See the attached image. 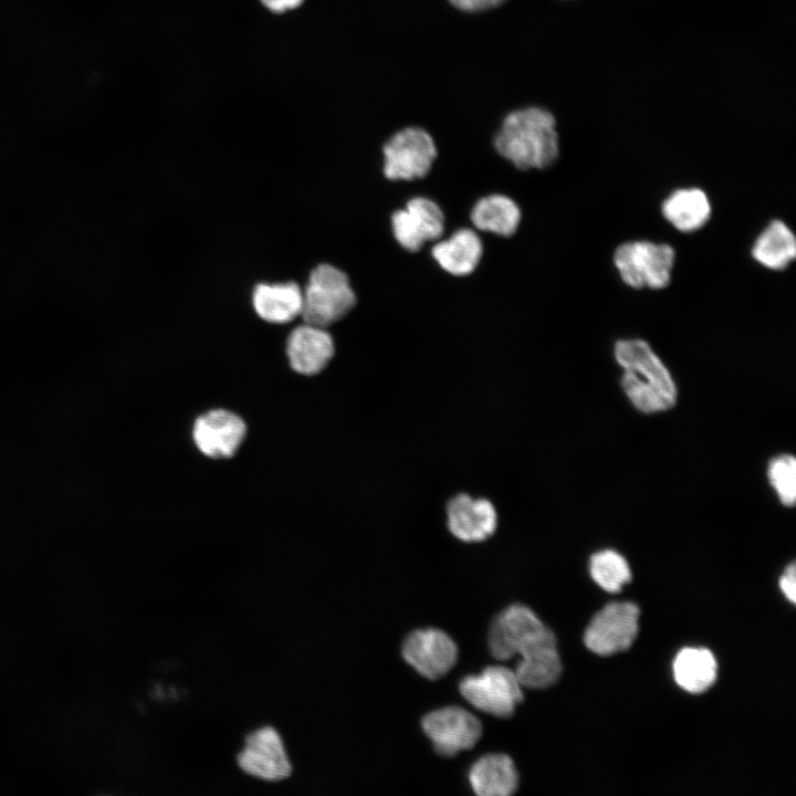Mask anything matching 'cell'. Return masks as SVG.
I'll return each instance as SVG.
<instances>
[{"instance_id": "1", "label": "cell", "mask_w": 796, "mask_h": 796, "mask_svg": "<svg viewBox=\"0 0 796 796\" xmlns=\"http://www.w3.org/2000/svg\"><path fill=\"white\" fill-rule=\"evenodd\" d=\"M494 147L519 169L548 168L559 155L555 117L540 107L514 111L504 118Z\"/></svg>"}, {"instance_id": "2", "label": "cell", "mask_w": 796, "mask_h": 796, "mask_svg": "<svg viewBox=\"0 0 796 796\" xmlns=\"http://www.w3.org/2000/svg\"><path fill=\"white\" fill-rule=\"evenodd\" d=\"M614 353L624 369L621 386L637 409L649 413L674 405L675 385L647 342L620 339L615 344Z\"/></svg>"}, {"instance_id": "3", "label": "cell", "mask_w": 796, "mask_h": 796, "mask_svg": "<svg viewBox=\"0 0 796 796\" xmlns=\"http://www.w3.org/2000/svg\"><path fill=\"white\" fill-rule=\"evenodd\" d=\"M303 292L301 316L304 323L328 327L345 317L356 304V295L345 272L320 264L310 274Z\"/></svg>"}, {"instance_id": "4", "label": "cell", "mask_w": 796, "mask_h": 796, "mask_svg": "<svg viewBox=\"0 0 796 796\" xmlns=\"http://www.w3.org/2000/svg\"><path fill=\"white\" fill-rule=\"evenodd\" d=\"M674 249L666 243L633 240L619 244L612 254L621 281L636 290H661L670 284Z\"/></svg>"}, {"instance_id": "5", "label": "cell", "mask_w": 796, "mask_h": 796, "mask_svg": "<svg viewBox=\"0 0 796 796\" xmlns=\"http://www.w3.org/2000/svg\"><path fill=\"white\" fill-rule=\"evenodd\" d=\"M462 696L475 709L496 718H510L523 700V690L513 670L490 666L480 674L460 681Z\"/></svg>"}, {"instance_id": "6", "label": "cell", "mask_w": 796, "mask_h": 796, "mask_svg": "<svg viewBox=\"0 0 796 796\" xmlns=\"http://www.w3.org/2000/svg\"><path fill=\"white\" fill-rule=\"evenodd\" d=\"M383 154V171L387 179L411 181L428 175L437 157V147L423 128L406 127L390 137Z\"/></svg>"}, {"instance_id": "7", "label": "cell", "mask_w": 796, "mask_h": 796, "mask_svg": "<svg viewBox=\"0 0 796 796\" xmlns=\"http://www.w3.org/2000/svg\"><path fill=\"white\" fill-rule=\"evenodd\" d=\"M549 631L531 608L514 604L493 620L488 633L489 649L495 659L509 660Z\"/></svg>"}, {"instance_id": "8", "label": "cell", "mask_w": 796, "mask_h": 796, "mask_svg": "<svg viewBox=\"0 0 796 796\" xmlns=\"http://www.w3.org/2000/svg\"><path fill=\"white\" fill-rule=\"evenodd\" d=\"M639 609L632 603H611L589 622L584 641L598 656L627 650L638 633Z\"/></svg>"}, {"instance_id": "9", "label": "cell", "mask_w": 796, "mask_h": 796, "mask_svg": "<svg viewBox=\"0 0 796 796\" xmlns=\"http://www.w3.org/2000/svg\"><path fill=\"white\" fill-rule=\"evenodd\" d=\"M421 726L434 750L443 756L472 748L482 735L479 719L460 706H446L426 714Z\"/></svg>"}, {"instance_id": "10", "label": "cell", "mask_w": 796, "mask_h": 796, "mask_svg": "<svg viewBox=\"0 0 796 796\" xmlns=\"http://www.w3.org/2000/svg\"><path fill=\"white\" fill-rule=\"evenodd\" d=\"M401 653L422 677L437 680L447 674L458 660L453 639L437 628L418 629L407 636Z\"/></svg>"}, {"instance_id": "11", "label": "cell", "mask_w": 796, "mask_h": 796, "mask_svg": "<svg viewBox=\"0 0 796 796\" xmlns=\"http://www.w3.org/2000/svg\"><path fill=\"white\" fill-rule=\"evenodd\" d=\"M238 764L247 774L270 782L282 781L292 772L282 737L272 726L260 727L247 735L238 754Z\"/></svg>"}, {"instance_id": "12", "label": "cell", "mask_w": 796, "mask_h": 796, "mask_svg": "<svg viewBox=\"0 0 796 796\" xmlns=\"http://www.w3.org/2000/svg\"><path fill=\"white\" fill-rule=\"evenodd\" d=\"M391 230L398 244L409 252L419 251L428 241L438 240L444 230L441 208L431 199L415 197L391 216Z\"/></svg>"}, {"instance_id": "13", "label": "cell", "mask_w": 796, "mask_h": 796, "mask_svg": "<svg viewBox=\"0 0 796 796\" xmlns=\"http://www.w3.org/2000/svg\"><path fill=\"white\" fill-rule=\"evenodd\" d=\"M247 433L245 422L235 413L214 409L201 415L193 425L197 448L209 458L232 457Z\"/></svg>"}, {"instance_id": "14", "label": "cell", "mask_w": 796, "mask_h": 796, "mask_svg": "<svg viewBox=\"0 0 796 796\" xmlns=\"http://www.w3.org/2000/svg\"><path fill=\"white\" fill-rule=\"evenodd\" d=\"M447 524L450 533L458 540L476 543L494 534L498 514L489 500L458 494L447 505Z\"/></svg>"}, {"instance_id": "15", "label": "cell", "mask_w": 796, "mask_h": 796, "mask_svg": "<svg viewBox=\"0 0 796 796\" xmlns=\"http://www.w3.org/2000/svg\"><path fill=\"white\" fill-rule=\"evenodd\" d=\"M332 335L324 327L304 323L292 331L286 343V355L292 369L301 375L321 373L334 356Z\"/></svg>"}, {"instance_id": "16", "label": "cell", "mask_w": 796, "mask_h": 796, "mask_svg": "<svg viewBox=\"0 0 796 796\" xmlns=\"http://www.w3.org/2000/svg\"><path fill=\"white\" fill-rule=\"evenodd\" d=\"M520 656L514 673L522 688L545 689L558 680L562 662L552 631L522 650Z\"/></svg>"}, {"instance_id": "17", "label": "cell", "mask_w": 796, "mask_h": 796, "mask_svg": "<svg viewBox=\"0 0 796 796\" xmlns=\"http://www.w3.org/2000/svg\"><path fill=\"white\" fill-rule=\"evenodd\" d=\"M482 253L480 237L469 228L457 230L431 249L432 258L440 268L454 276L471 274L479 265Z\"/></svg>"}, {"instance_id": "18", "label": "cell", "mask_w": 796, "mask_h": 796, "mask_svg": "<svg viewBox=\"0 0 796 796\" xmlns=\"http://www.w3.org/2000/svg\"><path fill=\"white\" fill-rule=\"evenodd\" d=\"M469 783L476 795L509 796L517 788L519 775L510 756L491 753L472 764Z\"/></svg>"}, {"instance_id": "19", "label": "cell", "mask_w": 796, "mask_h": 796, "mask_svg": "<svg viewBox=\"0 0 796 796\" xmlns=\"http://www.w3.org/2000/svg\"><path fill=\"white\" fill-rule=\"evenodd\" d=\"M662 217L680 232L700 230L710 220L712 207L708 195L698 187L679 188L661 203Z\"/></svg>"}, {"instance_id": "20", "label": "cell", "mask_w": 796, "mask_h": 796, "mask_svg": "<svg viewBox=\"0 0 796 796\" xmlns=\"http://www.w3.org/2000/svg\"><path fill=\"white\" fill-rule=\"evenodd\" d=\"M252 303L256 314L273 324H285L301 315L303 292L295 282L258 284Z\"/></svg>"}, {"instance_id": "21", "label": "cell", "mask_w": 796, "mask_h": 796, "mask_svg": "<svg viewBox=\"0 0 796 796\" xmlns=\"http://www.w3.org/2000/svg\"><path fill=\"white\" fill-rule=\"evenodd\" d=\"M751 254L768 270H785L796 258L795 234L784 221L772 220L755 239Z\"/></svg>"}, {"instance_id": "22", "label": "cell", "mask_w": 796, "mask_h": 796, "mask_svg": "<svg viewBox=\"0 0 796 796\" xmlns=\"http://www.w3.org/2000/svg\"><path fill=\"white\" fill-rule=\"evenodd\" d=\"M522 213L517 203L510 197L493 193L480 198L471 209L473 226L485 232L501 237L513 235L521 222Z\"/></svg>"}, {"instance_id": "23", "label": "cell", "mask_w": 796, "mask_h": 796, "mask_svg": "<svg viewBox=\"0 0 796 796\" xmlns=\"http://www.w3.org/2000/svg\"><path fill=\"white\" fill-rule=\"evenodd\" d=\"M718 663L712 652L704 648H684L673 661L677 684L690 693L706 691L716 679Z\"/></svg>"}, {"instance_id": "24", "label": "cell", "mask_w": 796, "mask_h": 796, "mask_svg": "<svg viewBox=\"0 0 796 796\" xmlns=\"http://www.w3.org/2000/svg\"><path fill=\"white\" fill-rule=\"evenodd\" d=\"M589 570L595 583L608 593L619 591L631 579L628 563L611 549L594 554L590 557Z\"/></svg>"}, {"instance_id": "25", "label": "cell", "mask_w": 796, "mask_h": 796, "mask_svg": "<svg viewBox=\"0 0 796 796\" xmlns=\"http://www.w3.org/2000/svg\"><path fill=\"white\" fill-rule=\"evenodd\" d=\"M768 478L783 504L793 505L796 498L795 458L784 454L773 459L768 465Z\"/></svg>"}, {"instance_id": "26", "label": "cell", "mask_w": 796, "mask_h": 796, "mask_svg": "<svg viewBox=\"0 0 796 796\" xmlns=\"http://www.w3.org/2000/svg\"><path fill=\"white\" fill-rule=\"evenodd\" d=\"M795 564L792 563L789 566L786 567L784 574L782 575L779 579V586L783 590L784 595L790 603L796 601V572H795Z\"/></svg>"}, {"instance_id": "27", "label": "cell", "mask_w": 796, "mask_h": 796, "mask_svg": "<svg viewBox=\"0 0 796 796\" xmlns=\"http://www.w3.org/2000/svg\"><path fill=\"white\" fill-rule=\"evenodd\" d=\"M454 7L464 11H483L500 6L505 0H449Z\"/></svg>"}, {"instance_id": "28", "label": "cell", "mask_w": 796, "mask_h": 796, "mask_svg": "<svg viewBox=\"0 0 796 796\" xmlns=\"http://www.w3.org/2000/svg\"><path fill=\"white\" fill-rule=\"evenodd\" d=\"M263 4L275 12H283L286 10L297 8L303 0H261Z\"/></svg>"}]
</instances>
